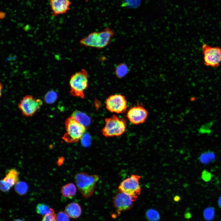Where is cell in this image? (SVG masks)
I'll list each match as a JSON object with an SVG mask.
<instances>
[{"label":"cell","instance_id":"ffe728a7","mask_svg":"<svg viewBox=\"0 0 221 221\" xmlns=\"http://www.w3.org/2000/svg\"><path fill=\"white\" fill-rule=\"evenodd\" d=\"M57 98V95L54 91H48L45 95L44 99L46 103L49 104L54 103Z\"/></svg>","mask_w":221,"mask_h":221},{"label":"cell","instance_id":"4316f807","mask_svg":"<svg viewBox=\"0 0 221 221\" xmlns=\"http://www.w3.org/2000/svg\"><path fill=\"white\" fill-rule=\"evenodd\" d=\"M211 123H207L202 126L199 130L200 132L202 133H208L210 131V127Z\"/></svg>","mask_w":221,"mask_h":221},{"label":"cell","instance_id":"e0dca14e","mask_svg":"<svg viewBox=\"0 0 221 221\" xmlns=\"http://www.w3.org/2000/svg\"><path fill=\"white\" fill-rule=\"evenodd\" d=\"M129 72L127 65L125 63H121L117 65L114 71L116 76L118 78H122L126 75Z\"/></svg>","mask_w":221,"mask_h":221},{"label":"cell","instance_id":"9c48e42d","mask_svg":"<svg viewBox=\"0 0 221 221\" xmlns=\"http://www.w3.org/2000/svg\"><path fill=\"white\" fill-rule=\"evenodd\" d=\"M141 177L133 174L123 180L118 186L119 191L133 196H138L141 192L139 180Z\"/></svg>","mask_w":221,"mask_h":221},{"label":"cell","instance_id":"277c9868","mask_svg":"<svg viewBox=\"0 0 221 221\" xmlns=\"http://www.w3.org/2000/svg\"><path fill=\"white\" fill-rule=\"evenodd\" d=\"M88 73L84 69H82L71 76L69 80L70 93L72 96L84 99V92L88 85Z\"/></svg>","mask_w":221,"mask_h":221},{"label":"cell","instance_id":"8fae6325","mask_svg":"<svg viewBox=\"0 0 221 221\" xmlns=\"http://www.w3.org/2000/svg\"><path fill=\"white\" fill-rule=\"evenodd\" d=\"M148 112L143 106L138 105L131 107L128 110L126 116L129 121L132 124L137 125L145 122Z\"/></svg>","mask_w":221,"mask_h":221},{"label":"cell","instance_id":"484cf974","mask_svg":"<svg viewBox=\"0 0 221 221\" xmlns=\"http://www.w3.org/2000/svg\"><path fill=\"white\" fill-rule=\"evenodd\" d=\"M212 177L211 174L206 170L203 171L202 173L201 178L205 182L209 181Z\"/></svg>","mask_w":221,"mask_h":221},{"label":"cell","instance_id":"603a6c76","mask_svg":"<svg viewBox=\"0 0 221 221\" xmlns=\"http://www.w3.org/2000/svg\"><path fill=\"white\" fill-rule=\"evenodd\" d=\"M42 221H57L53 209L51 208L49 212L43 216Z\"/></svg>","mask_w":221,"mask_h":221},{"label":"cell","instance_id":"d6986e66","mask_svg":"<svg viewBox=\"0 0 221 221\" xmlns=\"http://www.w3.org/2000/svg\"><path fill=\"white\" fill-rule=\"evenodd\" d=\"M145 215L146 219L149 221H158L160 218L159 213L153 209H150L147 210L145 212Z\"/></svg>","mask_w":221,"mask_h":221},{"label":"cell","instance_id":"d4e9b609","mask_svg":"<svg viewBox=\"0 0 221 221\" xmlns=\"http://www.w3.org/2000/svg\"><path fill=\"white\" fill-rule=\"evenodd\" d=\"M69 217L65 212L63 211L59 212L56 216L57 221H69Z\"/></svg>","mask_w":221,"mask_h":221},{"label":"cell","instance_id":"30bf717a","mask_svg":"<svg viewBox=\"0 0 221 221\" xmlns=\"http://www.w3.org/2000/svg\"><path fill=\"white\" fill-rule=\"evenodd\" d=\"M127 103L125 97L121 94L110 96L105 102L106 107L108 110L117 114L124 113L127 108Z\"/></svg>","mask_w":221,"mask_h":221},{"label":"cell","instance_id":"cb8c5ba5","mask_svg":"<svg viewBox=\"0 0 221 221\" xmlns=\"http://www.w3.org/2000/svg\"><path fill=\"white\" fill-rule=\"evenodd\" d=\"M214 214V211L213 208L211 207H208L204 210V217L206 220H210L213 218Z\"/></svg>","mask_w":221,"mask_h":221},{"label":"cell","instance_id":"4fadbf2b","mask_svg":"<svg viewBox=\"0 0 221 221\" xmlns=\"http://www.w3.org/2000/svg\"><path fill=\"white\" fill-rule=\"evenodd\" d=\"M49 2L54 17L66 13L70 10L72 3L70 0H49Z\"/></svg>","mask_w":221,"mask_h":221},{"label":"cell","instance_id":"6da1fadb","mask_svg":"<svg viewBox=\"0 0 221 221\" xmlns=\"http://www.w3.org/2000/svg\"><path fill=\"white\" fill-rule=\"evenodd\" d=\"M114 34V32L109 27L100 32H94L86 37L81 39L79 44L82 46L102 49L107 46Z\"/></svg>","mask_w":221,"mask_h":221},{"label":"cell","instance_id":"44dd1931","mask_svg":"<svg viewBox=\"0 0 221 221\" xmlns=\"http://www.w3.org/2000/svg\"><path fill=\"white\" fill-rule=\"evenodd\" d=\"M215 158L214 153L211 152H207L202 154L200 157L201 161L204 163L207 164L213 161Z\"/></svg>","mask_w":221,"mask_h":221},{"label":"cell","instance_id":"f1b7e54d","mask_svg":"<svg viewBox=\"0 0 221 221\" xmlns=\"http://www.w3.org/2000/svg\"><path fill=\"white\" fill-rule=\"evenodd\" d=\"M2 85L1 83L0 84V95H1V91H2Z\"/></svg>","mask_w":221,"mask_h":221},{"label":"cell","instance_id":"2e32d148","mask_svg":"<svg viewBox=\"0 0 221 221\" xmlns=\"http://www.w3.org/2000/svg\"><path fill=\"white\" fill-rule=\"evenodd\" d=\"M77 192L75 185L72 183H68L61 188V192L63 196L66 198H71L75 196Z\"/></svg>","mask_w":221,"mask_h":221},{"label":"cell","instance_id":"ba28073f","mask_svg":"<svg viewBox=\"0 0 221 221\" xmlns=\"http://www.w3.org/2000/svg\"><path fill=\"white\" fill-rule=\"evenodd\" d=\"M202 48L204 64L213 68L218 67L221 62V48L205 43L202 45Z\"/></svg>","mask_w":221,"mask_h":221},{"label":"cell","instance_id":"3957f363","mask_svg":"<svg viewBox=\"0 0 221 221\" xmlns=\"http://www.w3.org/2000/svg\"><path fill=\"white\" fill-rule=\"evenodd\" d=\"M66 132L62 139L68 143H76L82 139L86 131V127L73 116L67 118L64 123Z\"/></svg>","mask_w":221,"mask_h":221},{"label":"cell","instance_id":"5b68a950","mask_svg":"<svg viewBox=\"0 0 221 221\" xmlns=\"http://www.w3.org/2000/svg\"><path fill=\"white\" fill-rule=\"evenodd\" d=\"M105 121V125L101 132L105 137H118L125 132L127 124L124 118L114 114L110 118H106Z\"/></svg>","mask_w":221,"mask_h":221},{"label":"cell","instance_id":"ac0fdd59","mask_svg":"<svg viewBox=\"0 0 221 221\" xmlns=\"http://www.w3.org/2000/svg\"><path fill=\"white\" fill-rule=\"evenodd\" d=\"M15 185V191L18 194L22 196L26 194L28 190V186L25 182L18 181Z\"/></svg>","mask_w":221,"mask_h":221},{"label":"cell","instance_id":"9a60e30c","mask_svg":"<svg viewBox=\"0 0 221 221\" xmlns=\"http://www.w3.org/2000/svg\"><path fill=\"white\" fill-rule=\"evenodd\" d=\"M71 116L85 127L89 125L91 123V120L90 117L85 113L80 111H75Z\"/></svg>","mask_w":221,"mask_h":221},{"label":"cell","instance_id":"7402d4cb","mask_svg":"<svg viewBox=\"0 0 221 221\" xmlns=\"http://www.w3.org/2000/svg\"><path fill=\"white\" fill-rule=\"evenodd\" d=\"M50 208L49 206L47 204L43 203H39L37 205L36 210L37 214L45 215L49 212Z\"/></svg>","mask_w":221,"mask_h":221},{"label":"cell","instance_id":"8992f818","mask_svg":"<svg viewBox=\"0 0 221 221\" xmlns=\"http://www.w3.org/2000/svg\"><path fill=\"white\" fill-rule=\"evenodd\" d=\"M43 104L40 99L27 95L24 96L18 104V107L23 115L29 117L39 110Z\"/></svg>","mask_w":221,"mask_h":221},{"label":"cell","instance_id":"7c38bea8","mask_svg":"<svg viewBox=\"0 0 221 221\" xmlns=\"http://www.w3.org/2000/svg\"><path fill=\"white\" fill-rule=\"evenodd\" d=\"M19 181V173L15 169L8 170L5 176L0 181V188L3 192L8 191Z\"/></svg>","mask_w":221,"mask_h":221},{"label":"cell","instance_id":"83f0119b","mask_svg":"<svg viewBox=\"0 0 221 221\" xmlns=\"http://www.w3.org/2000/svg\"><path fill=\"white\" fill-rule=\"evenodd\" d=\"M219 204L221 207V196L219 198Z\"/></svg>","mask_w":221,"mask_h":221},{"label":"cell","instance_id":"7a4b0ae2","mask_svg":"<svg viewBox=\"0 0 221 221\" xmlns=\"http://www.w3.org/2000/svg\"><path fill=\"white\" fill-rule=\"evenodd\" d=\"M99 180L98 175H90L83 172L79 173L75 176L78 189L82 196L86 199L93 195Z\"/></svg>","mask_w":221,"mask_h":221},{"label":"cell","instance_id":"52a82bcc","mask_svg":"<svg viewBox=\"0 0 221 221\" xmlns=\"http://www.w3.org/2000/svg\"><path fill=\"white\" fill-rule=\"evenodd\" d=\"M138 197L119 191L116 192L113 197L112 202L118 215L131 208Z\"/></svg>","mask_w":221,"mask_h":221},{"label":"cell","instance_id":"f546056e","mask_svg":"<svg viewBox=\"0 0 221 221\" xmlns=\"http://www.w3.org/2000/svg\"><path fill=\"white\" fill-rule=\"evenodd\" d=\"M13 221H24L22 220L19 219H15Z\"/></svg>","mask_w":221,"mask_h":221},{"label":"cell","instance_id":"5bb4252c","mask_svg":"<svg viewBox=\"0 0 221 221\" xmlns=\"http://www.w3.org/2000/svg\"><path fill=\"white\" fill-rule=\"evenodd\" d=\"M65 212L70 217L76 219L80 216L82 209L79 204L76 202H72L66 206Z\"/></svg>","mask_w":221,"mask_h":221}]
</instances>
